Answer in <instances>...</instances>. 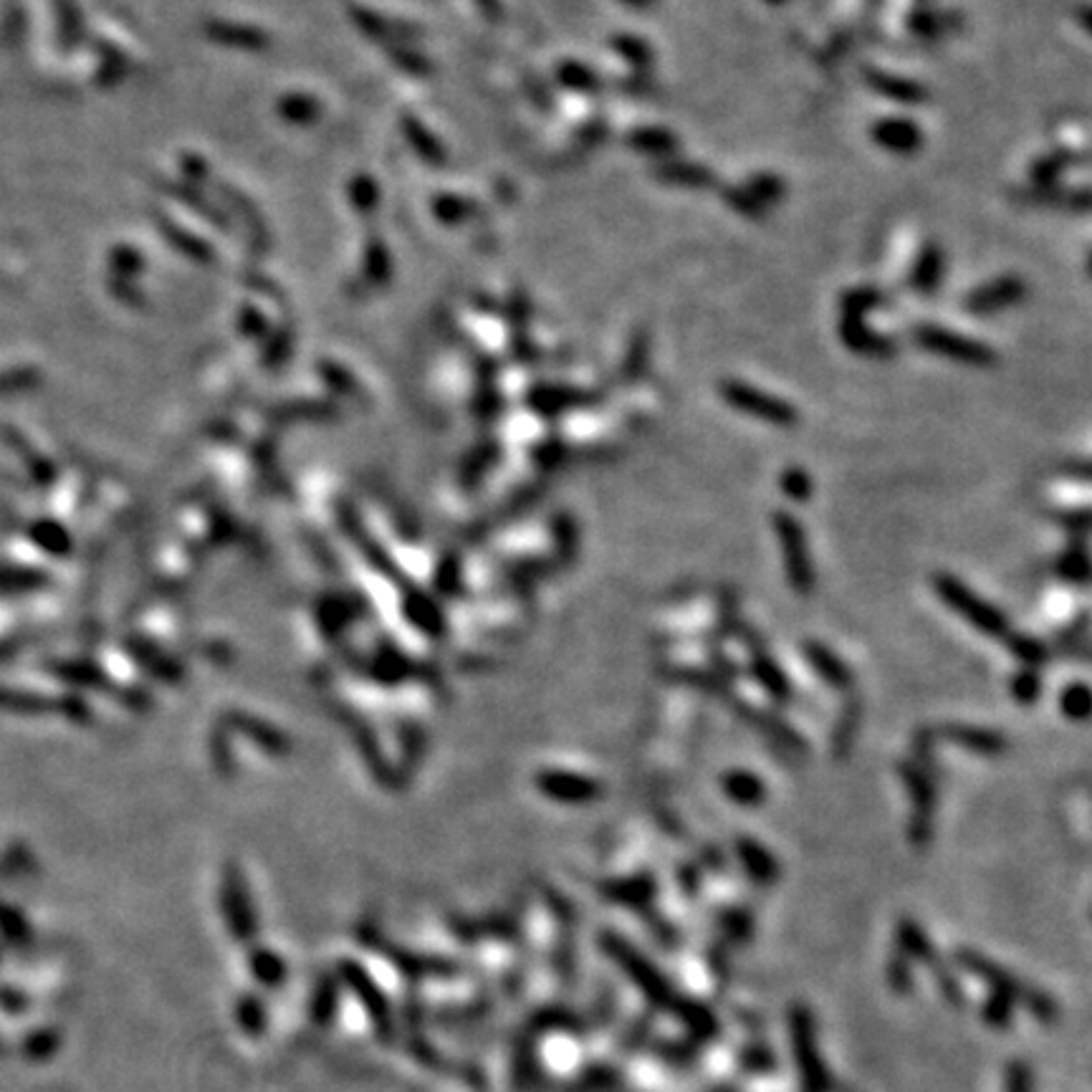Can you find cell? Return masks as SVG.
I'll use <instances>...</instances> for the list:
<instances>
[{
    "mask_svg": "<svg viewBox=\"0 0 1092 1092\" xmlns=\"http://www.w3.org/2000/svg\"><path fill=\"white\" fill-rule=\"evenodd\" d=\"M934 590L938 594V600H941L951 613L959 615L963 622H969L976 632H982L986 638L1009 636L1007 615H1004L997 605L986 602L982 594L971 590L966 582H961L956 574L949 572L936 574Z\"/></svg>",
    "mask_w": 1092,
    "mask_h": 1092,
    "instance_id": "6da1fadb",
    "label": "cell"
},
{
    "mask_svg": "<svg viewBox=\"0 0 1092 1092\" xmlns=\"http://www.w3.org/2000/svg\"><path fill=\"white\" fill-rule=\"evenodd\" d=\"M772 524L779 542V551H782L786 580H790L794 592L802 594V597H809V594L815 592L817 574L805 526H802V521L790 511H776L772 517Z\"/></svg>",
    "mask_w": 1092,
    "mask_h": 1092,
    "instance_id": "7a4b0ae2",
    "label": "cell"
},
{
    "mask_svg": "<svg viewBox=\"0 0 1092 1092\" xmlns=\"http://www.w3.org/2000/svg\"><path fill=\"white\" fill-rule=\"evenodd\" d=\"M719 392L731 410L749 417H757L761 423L776 425V428H792V425H797L799 420L797 407L792 403L772 395V392L753 388L749 382L724 380L719 384Z\"/></svg>",
    "mask_w": 1092,
    "mask_h": 1092,
    "instance_id": "3957f363",
    "label": "cell"
},
{
    "mask_svg": "<svg viewBox=\"0 0 1092 1092\" xmlns=\"http://www.w3.org/2000/svg\"><path fill=\"white\" fill-rule=\"evenodd\" d=\"M913 336L921 349L934 352L938 357L953 359V363H961L966 367H994V363H997V352L992 347H986L978 340H971L966 334L951 332V329L923 324L915 329Z\"/></svg>",
    "mask_w": 1092,
    "mask_h": 1092,
    "instance_id": "277c9868",
    "label": "cell"
},
{
    "mask_svg": "<svg viewBox=\"0 0 1092 1092\" xmlns=\"http://www.w3.org/2000/svg\"><path fill=\"white\" fill-rule=\"evenodd\" d=\"M898 776L909 794L913 815L909 822V838L915 845H926L934 838V815H936V784L934 774L928 769L915 764V761H901L898 764Z\"/></svg>",
    "mask_w": 1092,
    "mask_h": 1092,
    "instance_id": "5b68a950",
    "label": "cell"
},
{
    "mask_svg": "<svg viewBox=\"0 0 1092 1092\" xmlns=\"http://www.w3.org/2000/svg\"><path fill=\"white\" fill-rule=\"evenodd\" d=\"M1026 296V284L1019 276H1001L989 284L978 286L963 299V309L974 317H989L999 311L1017 307Z\"/></svg>",
    "mask_w": 1092,
    "mask_h": 1092,
    "instance_id": "8992f818",
    "label": "cell"
},
{
    "mask_svg": "<svg viewBox=\"0 0 1092 1092\" xmlns=\"http://www.w3.org/2000/svg\"><path fill=\"white\" fill-rule=\"evenodd\" d=\"M802 655L809 668L815 670V676L827 682V686L834 690H850L855 686V673L850 665L842 661V657L834 653L832 648H827L824 642L819 640H805L802 642Z\"/></svg>",
    "mask_w": 1092,
    "mask_h": 1092,
    "instance_id": "52a82bcc",
    "label": "cell"
},
{
    "mask_svg": "<svg viewBox=\"0 0 1092 1092\" xmlns=\"http://www.w3.org/2000/svg\"><path fill=\"white\" fill-rule=\"evenodd\" d=\"M870 136L878 147L893 155H915L923 147V130L905 117H880L870 127Z\"/></svg>",
    "mask_w": 1092,
    "mask_h": 1092,
    "instance_id": "ba28073f",
    "label": "cell"
},
{
    "mask_svg": "<svg viewBox=\"0 0 1092 1092\" xmlns=\"http://www.w3.org/2000/svg\"><path fill=\"white\" fill-rule=\"evenodd\" d=\"M941 736L949 738L951 744L961 746L963 751L976 753V757L984 759H997L1007 751V738H1004L999 731L984 728V726H969V724H946L941 728Z\"/></svg>",
    "mask_w": 1092,
    "mask_h": 1092,
    "instance_id": "9c48e42d",
    "label": "cell"
},
{
    "mask_svg": "<svg viewBox=\"0 0 1092 1092\" xmlns=\"http://www.w3.org/2000/svg\"><path fill=\"white\" fill-rule=\"evenodd\" d=\"M840 340L850 352H855V355H863V357L895 355V342H890L888 336L875 332V329H870V324H865V319H860V317L842 314Z\"/></svg>",
    "mask_w": 1092,
    "mask_h": 1092,
    "instance_id": "30bf717a",
    "label": "cell"
},
{
    "mask_svg": "<svg viewBox=\"0 0 1092 1092\" xmlns=\"http://www.w3.org/2000/svg\"><path fill=\"white\" fill-rule=\"evenodd\" d=\"M653 175L657 182L686 190H709L719 182L716 173L711 167L701 163H686V159H663V163L655 165Z\"/></svg>",
    "mask_w": 1092,
    "mask_h": 1092,
    "instance_id": "8fae6325",
    "label": "cell"
},
{
    "mask_svg": "<svg viewBox=\"0 0 1092 1092\" xmlns=\"http://www.w3.org/2000/svg\"><path fill=\"white\" fill-rule=\"evenodd\" d=\"M865 82H867V86H870V90L875 94L886 96V99L895 102V104H903V107H918V104H923V102L928 99L926 86H921L918 82H913V79L890 74V71L867 69L865 71Z\"/></svg>",
    "mask_w": 1092,
    "mask_h": 1092,
    "instance_id": "7c38bea8",
    "label": "cell"
},
{
    "mask_svg": "<svg viewBox=\"0 0 1092 1092\" xmlns=\"http://www.w3.org/2000/svg\"><path fill=\"white\" fill-rule=\"evenodd\" d=\"M749 673H751V678L757 680L761 688H764V693L772 698V701H776V703L792 701V693H794L792 680H790V676H786V670L782 668V665H779L776 657L757 650V653H753V657H751Z\"/></svg>",
    "mask_w": 1092,
    "mask_h": 1092,
    "instance_id": "4fadbf2b",
    "label": "cell"
},
{
    "mask_svg": "<svg viewBox=\"0 0 1092 1092\" xmlns=\"http://www.w3.org/2000/svg\"><path fill=\"white\" fill-rule=\"evenodd\" d=\"M721 792H724L726 799L734 802V805L746 809L764 805L767 799L764 779L749 772V769H728V772L721 776Z\"/></svg>",
    "mask_w": 1092,
    "mask_h": 1092,
    "instance_id": "5bb4252c",
    "label": "cell"
},
{
    "mask_svg": "<svg viewBox=\"0 0 1092 1092\" xmlns=\"http://www.w3.org/2000/svg\"><path fill=\"white\" fill-rule=\"evenodd\" d=\"M736 711L741 713V716L746 721H751V724L757 726L759 731H764L767 736H772V741L779 744V746H784L786 751H805L807 749L805 738H802L797 734V731H794L790 724H786L784 719H779L776 713L753 711V705H746V703H736Z\"/></svg>",
    "mask_w": 1092,
    "mask_h": 1092,
    "instance_id": "9a60e30c",
    "label": "cell"
},
{
    "mask_svg": "<svg viewBox=\"0 0 1092 1092\" xmlns=\"http://www.w3.org/2000/svg\"><path fill=\"white\" fill-rule=\"evenodd\" d=\"M542 790L561 802H592L600 797L602 786L590 776L551 772L542 776Z\"/></svg>",
    "mask_w": 1092,
    "mask_h": 1092,
    "instance_id": "2e32d148",
    "label": "cell"
},
{
    "mask_svg": "<svg viewBox=\"0 0 1092 1092\" xmlns=\"http://www.w3.org/2000/svg\"><path fill=\"white\" fill-rule=\"evenodd\" d=\"M943 266H946V259H943L941 246L926 244V248H923V251L918 253V259H915L913 271H911L913 292H918L923 296L936 294L938 286H941V278H943Z\"/></svg>",
    "mask_w": 1092,
    "mask_h": 1092,
    "instance_id": "e0dca14e",
    "label": "cell"
},
{
    "mask_svg": "<svg viewBox=\"0 0 1092 1092\" xmlns=\"http://www.w3.org/2000/svg\"><path fill=\"white\" fill-rule=\"evenodd\" d=\"M736 855L738 860L744 863L746 873H751L757 880H774L779 875V865L774 860V855L761 845V842L751 838H738L736 840Z\"/></svg>",
    "mask_w": 1092,
    "mask_h": 1092,
    "instance_id": "ac0fdd59",
    "label": "cell"
},
{
    "mask_svg": "<svg viewBox=\"0 0 1092 1092\" xmlns=\"http://www.w3.org/2000/svg\"><path fill=\"white\" fill-rule=\"evenodd\" d=\"M628 144L642 155L670 157L678 150V136L670 130H663V127H638L628 134Z\"/></svg>",
    "mask_w": 1092,
    "mask_h": 1092,
    "instance_id": "d6986e66",
    "label": "cell"
},
{
    "mask_svg": "<svg viewBox=\"0 0 1092 1092\" xmlns=\"http://www.w3.org/2000/svg\"><path fill=\"white\" fill-rule=\"evenodd\" d=\"M1072 163H1075L1072 152H1065V150L1047 152V155L1034 159L1032 167H1030V178L1034 185H1037V188H1057V180L1063 178L1065 170Z\"/></svg>",
    "mask_w": 1092,
    "mask_h": 1092,
    "instance_id": "ffe728a7",
    "label": "cell"
},
{
    "mask_svg": "<svg viewBox=\"0 0 1092 1092\" xmlns=\"http://www.w3.org/2000/svg\"><path fill=\"white\" fill-rule=\"evenodd\" d=\"M609 46H613V51L620 54L630 67H636V71L653 69L655 54L653 46H650L645 38H640L636 34H617L613 41H609Z\"/></svg>",
    "mask_w": 1092,
    "mask_h": 1092,
    "instance_id": "44dd1931",
    "label": "cell"
},
{
    "mask_svg": "<svg viewBox=\"0 0 1092 1092\" xmlns=\"http://www.w3.org/2000/svg\"><path fill=\"white\" fill-rule=\"evenodd\" d=\"M1007 650L1017 657L1024 668L1037 670L1049 661V648L1040 638L1022 636V632H1014V636H1007Z\"/></svg>",
    "mask_w": 1092,
    "mask_h": 1092,
    "instance_id": "7402d4cb",
    "label": "cell"
},
{
    "mask_svg": "<svg viewBox=\"0 0 1092 1092\" xmlns=\"http://www.w3.org/2000/svg\"><path fill=\"white\" fill-rule=\"evenodd\" d=\"M961 21L959 15L953 13H936V11H913L909 15V28L915 36L923 38H936L946 34V31L959 28Z\"/></svg>",
    "mask_w": 1092,
    "mask_h": 1092,
    "instance_id": "603a6c76",
    "label": "cell"
},
{
    "mask_svg": "<svg viewBox=\"0 0 1092 1092\" xmlns=\"http://www.w3.org/2000/svg\"><path fill=\"white\" fill-rule=\"evenodd\" d=\"M670 676L680 682H686V686H690V688L703 690V693H711V696H726L728 693L731 696V682L724 676H719L716 670L676 668L670 673Z\"/></svg>",
    "mask_w": 1092,
    "mask_h": 1092,
    "instance_id": "cb8c5ba5",
    "label": "cell"
},
{
    "mask_svg": "<svg viewBox=\"0 0 1092 1092\" xmlns=\"http://www.w3.org/2000/svg\"><path fill=\"white\" fill-rule=\"evenodd\" d=\"M648 365H650V334L645 332V329H638V332L632 334L630 342H628L622 372H625V377H630V380H638V377L648 372Z\"/></svg>",
    "mask_w": 1092,
    "mask_h": 1092,
    "instance_id": "d4e9b609",
    "label": "cell"
},
{
    "mask_svg": "<svg viewBox=\"0 0 1092 1092\" xmlns=\"http://www.w3.org/2000/svg\"><path fill=\"white\" fill-rule=\"evenodd\" d=\"M842 314L865 319L867 311H875L882 304V294L875 286H853L842 294Z\"/></svg>",
    "mask_w": 1092,
    "mask_h": 1092,
    "instance_id": "484cf974",
    "label": "cell"
},
{
    "mask_svg": "<svg viewBox=\"0 0 1092 1092\" xmlns=\"http://www.w3.org/2000/svg\"><path fill=\"white\" fill-rule=\"evenodd\" d=\"M721 195H724L726 205L731 207V211L738 213V215H744V218H751V221L767 218L769 207L761 205L759 200L753 198L751 192L744 188V185H726V188L721 190Z\"/></svg>",
    "mask_w": 1092,
    "mask_h": 1092,
    "instance_id": "4316f807",
    "label": "cell"
},
{
    "mask_svg": "<svg viewBox=\"0 0 1092 1092\" xmlns=\"http://www.w3.org/2000/svg\"><path fill=\"white\" fill-rule=\"evenodd\" d=\"M1090 703H1092L1090 688L1088 682L1082 680L1065 686L1063 696H1059V709H1063L1065 719L1070 721H1085L1090 716Z\"/></svg>",
    "mask_w": 1092,
    "mask_h": 1092,
    "instance_id": "83f0119b",
    "label": "cell"
},
{
    "mask_svg": "<svg viewBox=\"0 0 1092 1092\" xmlns=\"http://www.w3.org/2000/svg\"><path fill=\"white\" fill-rule=\"evenodd\" d=\"M744 188L749 190L751 195L757 198L759 203L764 205V207L779 203V200H782L786 195L784 180L779 178V175H774V173H757V175H751V178L746 180Z\"/></svg>",
    "mask_w": 1092,
    "mask_h": 1092,
    "instance_id": "f1b7e54d",
    "label": "cell"
},
{
    "mask_svg": "<svg viewBox=\"0 0 1092 1092\" xmlns=\"http://www.w3.org/2000/svg\"><path fill=\"white\" fill-rule=\"evenodd\" d=\"M1057 572L1065 582L1072 584H1088L1090 580V557L1082 546H1072L1067 549L1063 557L1057 559Z\"/></svg>",
    "mask_w": 1092,
    "mask_h": 1092,
    "instance_id": "f546056e",
    "label": "cell"
},
{
    "mask_svg": "<svg viewBox=\"0 0 1092 1092\" xmlns=\"http://www.w3.org/2000/svg\"><path fill=\"white\" fill-rule=\"evenodd\" d=\"M779 488H782V494L786 496L790 501H797V503H805L812 499V494H815V486H812V476L805 468H786L782 476H779Z\"/></svg>",
    "mask_w": 1092,
    "mask_h": 1092,
    "instance_id": "4dcf8cb0",
    "label": "cell"
},
{
    "mask_svg": "<svg viewBox=\"0 0 1092 1092\" xmlns=\"http://www.w3.org/2000/svg\"><path fill=\"white\" fill-rule=\"evenodd\" d=\"M1009 693H1011V698H1014L1017 703H1022V705L1037 703L1040 696H1042V678H1040V673L1032 670V668H1022V670H1019L1017 676L1009 680Z\"/></svg>",
    "mask_w": 1092,
    "mask_h": 1092,
    "instance_id": "1f68e13d",
    "label": "cell"
},
{
    "mask_svg": "<svg viewBox=\"0 0 1092 1092\" xmlns=\"http://www.w3.org/2000/svg\"><path fill=\"white\" fill-rule=\"evenodd\" d=\"M559 76H561V84L572 86V90H577V92H597L602 86L600 76L594 74L592 69L580 67V63H567V67L561 69Z\"/></svg>",
    "mask_w": 1092,
    "mask_h": 1092,
    "instance_id": "d6a6232c",
    "label": "cell"
},
{
    "mask_svg": "<svg viewBox=\"0 0 1092 1092\" xmlns=\"http://www.w3.org/2000/svg\"><path fill=\"white\" fill-rule=\"evenodd\" d=\"M857 716H860V711H857V705H853V711H847L845 716H842L840 721V726L838 731H834V751L840 753H847L850 746H853V736H855V728H857Z\"/></svg>",
    "mask_w": 1092,
    "mask_h": 1092,
    "instance_id": "836d02e7",
    "label": "cell"
},
{
    "mask_svg": "<svg viewBox=\"0 0 1092 1092\" xmlns=\"http://www.w3.org/2000/svg\"><path fill=\"white\" fill-rule=\"evenodd\" d=\"M628 84H622V90L628 94H645L650 92V76L648 71H636L630 79H625Z\"/></svg>",
    "mask_w": 1092,
    "mask_h": 1092,
    "instance_id": "e575fe53",
    "label": "cell"
},
{
    "mask_svg": "<svg viewBox=\"0 0 1092 1092\" xmlns=\"http://www.w3.org/2000/svg\"><path fill=\"white\" fill-rule=\"evenodd\" d=\"M1063 524L1065 529H1072V532H1085L1088 529V509H1080L1078 513H1067V517L1063 519Z\"/></svg>",
    "mask_w": 1092,
    "mask_h": 1092,
    "instance_id": "d590c367",
    "label": "cell"
},
{
    "mask_svg": "<svg viewBox=\"0 0 1092 1092\" xmlns=\"http://www.w3.org/2000/svg\"><path fill=\"white\" fill-rule=\"evenodd\" d=\"M620 3L630 5V8H638V11H640V8H650V5H653V0H620Z\"/></svg>",
    "mask_w": 1092,
    "mask_h": 1092,
    "instance_id": "8d00e7d4",
    "label": "cell"
},
{
    "mask_svg": "<svg viewBox=\"0 0 1092 1092\" xmlns=\"http://www.w3.org/2000/svg\"><path fill=\"white\" fill-rule=\"evenodd\" d=\"M767 3H772V5H782L784 0H767Z\"/></svg>",
    "mask_w": 1092,
    "mask_h": 1092,
    "instance_id": "74e56055",
    "label": "cell"
}]
</instances>
